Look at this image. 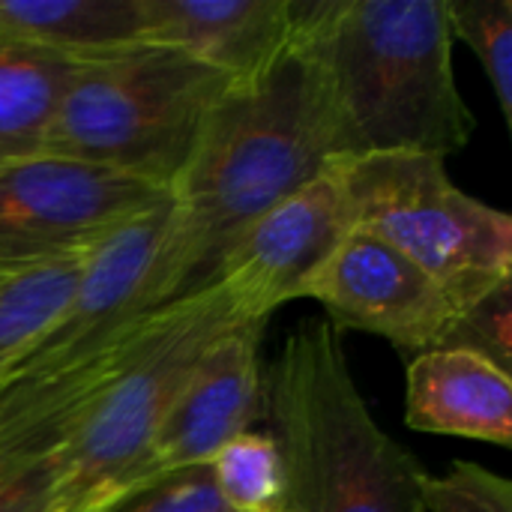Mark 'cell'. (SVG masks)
<instances>
[{
    "label": "cell",
    "instance_id": "1",
    "mask_svg": "<svg viewBox=\"0 0 512 512\" xmlns=\"http://www.w3.org/2000/svg\"><path fill=\"white\" fill-rule=\"evenodd\" d=\"M291 42L315 75L336 159L468 147L474 111L453 72L447 0H294Z\"/></svg>",
    "mask_w": 512,
    "mask_h": 512
},
{
    "label": "cell",
    "instance_id": "2",
    "mask_svg": "<svg viewBox=\"0 0 512 512\" xmlns=\"http://www.w3.org/2000/svg\"><path fill=\"white\" fill-rule=\"evenodd\" d=\"M330 162L333 129L315 75L291 42L258 81L225 90L171 186L159 309L207 288L231 240Z\"/></svg>",
    "mask_w": 512,
    "mask_h": 512
},
{
    "label": "cell",
    "instance_id": "3",
    "mask_svg": "<svg viewBox=\"0 0 512 512\" xmlns=\"http://www.w3.org/2000/svg\"><path fill=\"white\" fill-rule=\"evenodd\" d=\"M261 408L291 512H420L429 474L372 417L327 318L288 333L261 378Z\"/></svg>",
    "mask_w": 512,
    "mask_h": 512
},
{
    "label": "cell",
    "instance_id": "4",
    "mask_svg": "<svg viewBox=\"0 0 512 512\" xmlns=\"http://www.w3.org/2000/svg\"><path fill=\"white\" fill-rule=\"evenodd\" d=\"M231 81L168 45L78 57L42 153L171 189Z\"/></svg>",
    "mask_w": 512,
    "mask_h": 512
},
{
    "label": "cell",
    "instance_id": "5",
    "mask_svg": "<svg viewBox=\"0 0 512 512\" xmlns=\"http://www.w3.org/2000/svg\"><path fill=\"white\" fill-rule=\"evenodd\" d=\"M246 324L225 288L207 285L147 318L126 360L93 396L57 453V510L120 501L138 489V471L159 420L201 357L231 327Z\"/></svg>",
    "mask_w": 512,
    "mask_h": 512
},
{
    "label": "cell",
    "instance_id": "6",
    "mask_svg": "<svg viewBox=\"0 0 512 512\" xmlns=\"http://www.w3.org/2000/svg\"><path fill=\"white\" fill-rule=\"evenodd\" d=\"M348 225L381 237L426 270L456 312L512 282V219L459 189L441 156L336 159Z\"/></svg>",
    "mask_w": 512,
    "mask_h": 512
},
{
    "label": "cell",
    "instance_id": "7",
    "mask_svg": "<svg viewBox=\"0 0 512 512\" xmlns=\"http://www.w3.org/2000/svg\"><path fill=\"white\" fill-rule=\"evenodd\" d=\"M168 225L171 195L108 231L90 252L57 321L9 369L0 387L75 372L126 339L144 318L159 312L156 279Z\"/></svg>",
    "mask_w": 512,
    "mask_h": 512
},
{
    "label": "cell",
    "instance_id": "8",
    "mask_svg": "<svg viewBox=\"0 0 512 512\" xmlns=\"http://www.w3.org/2000/svg\"><path fill=\"white\" fill-rule=\"evenodd\" d=\"M171 189L102 165L36 153L0 162V258H42L105 237Z\"/></svg>",
    "mask_w": 512,
    "mask_h": 512
},
{
    "label": "cell",
    "instance_id": "9",
    "mask_svg": "<svg viewBox=\"0 0 512 512\" xmlns=\"http://www.w3.org/2000/svg\"><path fill=\"white\" fill-rule=\"evenodd\" d=\"M300 297L321 303L336 330L372 333L405 354L441 348L459 315L426 270L396 246L357 228L303 282Z\"/></svg>",
    "mask_w": 512,
    "mask_h": 512
},
{
    "label": "cell",
    "instance_id": "10",
    "mask_svg": "<svg viewBox=\"0 0 512 512\" xmlns=\"http://www.w3.org/2000/svg\"><path fill=\"white\" fill-rule=\"evenodd\" d=\"M351 231L333 162L324 174L252 219L225 249L207 285L225 288L246 324H267Z\"/></svg>",
    "mask_w": 512,
    "mask_h": 512
},
{
    "label": "cell",
    "instance_id": "11",
    "mask_svg": "<svg viewBox=\"0 0 512 512\" xmlns=\"http://www.w3.org/2000/svg\"><path fill=\"white\" fill-rule=\"evenodd\" d=\"M264 324H237L192 369L159 420L138 471V489L180 471L207 468L261 414V345Z\"/></svg>",
    "mask_w": 512,
    "mask_h": 512
},
{
    "label": "cell",
    "instance_id": "12",
    "mask_svg": "<svg viewBox=\"0 0 512 512\" xmlns=\"http://www.w3.org/2000/svg\"><path fill=\"white\" fill-rule=\"evenodd\" d=\"M144 42L168 45L225 75L258 81L291 45L294 0H141Z\"/></svg>",
    "mask_w": 512,
    "mask_h": 512
},
{
    "label": "cell",
    "instance_id": "13",
    "mask_svg": "<svg viewBox=\"0 0 512 512\" xmlns=\"http://www.w3.org/2000/svg\"><path fill=\"white\" fill-rule=\"evenodd\" d=\"M405 423L426 435L510 447V372L462 348L414 354L405 372Z\"/></svg>",
    "mask_w": 512,
    "mask_h": 512
},
{
    "label": "cell",
    "instance_id": "14",
    "mask_svg": "<svg viewBox=\"0 0 512 512\" xmlns=\"http://www.w3.org/2000/svg\"><path fill=\"white\" fill-rule=\"evenodd\" d=\"M0 39L63 57H90L144 42L141 0H0Z\"/></svg>",
    "mask_w": 512,
    "mask_h": 512
},
{
    "label": "cell",
    "instance_id": "15",
    "mask_svg": "<svg viewBox=\"0 0 512 512\" xmlns=\"http://www.w3.org/2000/svg\"><path fill=\"white\" fill-rule=\"evenodd\" d=\"M99 240L42 258H0V381L57 321Z\"/></svg>",
    "mask_w": 512,
    "mask_h": 512
},
{
    "label": "cell",
    "instance_id": "16",
    "mask_svg": "<svg viewBox=\"0 0 512 512\" xmlns=\"http://www.w3.org/2000/svg\"><path fill=\"white\" fill-rule=\"evenodd\" d=\"M72 63V57L0 39V162L42 153Z\"/></svg>",
    "mask_w": 512,
    "mask_h": 512
},
{
    "label": "cell",
    "instance_id": "17",
    "mask_svg": "<svg viewBox=\"0 0 512 512\" xmlns=\"http://www.w3.org/2000/svg\"><path fill=\"white\" fill-rule=\"evenodd\" d=\"M213 489L231 512H285L288 477L279 444L261 432L228 441L207 465Z\"/></svg>",
    "mask_w": 512,
    "mask_h": 512
},
{
    "label": "cell",
    "instance_id": "18",
    "mask_svg": "<svg viewBox=\"0 0 512 512\" xmlns=\"http://www.w3.org/2000/svg\"><path fill=\"white\" fill-rule=\"evenodd\" d=\"M453 39L480 60L504 123H512V3L510 0H447Z\"/></svg>",
    "mask_w": 512,
    "mask_h": 512
},
{
    "label": "cell",
    "instance_id": "19",
    "mask_svg": "<svg viewBox=\"0 0 512 512\" xmlns=\"http://www.w3.org/2000/svg\"><path fill=\"white\" fill-rule=\"evenodd\" d=\"M420 512H512V486L477 462H453L447 474L426 477Z\"/></svg>",
    "mask_w": 512,
    "mask_h": 512
},
{
    "label": "cell",
    "instance_id": "20",
    "mask_svg": "<svg viewBox=\"0 0 512 512\" xmlns=\"http://www.w3.org/2000/svg\"><path fill=\"white\" fill-rule=\"evenodd\" d=\"M441 348H462L480 354L510 372L512 360V282L498 285L486 297L465 306Z\"/></svg>",
    "mask_w": 512,
    "mask_h": 512
},
{
    "label": "cell",
    "instance_id": "21",
    "mask_svg": "<svg viewBox=\"0 0 512 512\" xmlns=\"http://www.w3.org/2000/svg\"><path fill=\"white\" fill-rule=\"evenodd\" d=\"M105 512H231L219 492L213 489L207 468H192L180 474L159 477L129 495Z\"/></svg>",
    "mask_w": 512,
    "mask_h": 512
},
{
    "label": "cell",
    "instance_id": "22",
    "mask_svg": "<svg viewBox=\"0 0 512 512\" xmlns=\"http://www.w3.org/2000/svg\"><path fill=\"white\" fill-rule=\"evenodd\" d=\"M60 495L57 453L0 471V512H54Z\"/></svg>",
    "mask_w": 512,
    "mask_h": 512
},
{
    "label": "cell",
    "instance_id": "23",
    "mask_svg": "<svg viewBox=\"0 0 512 512\" xmlns=\"http://www.w3.org/2000/svg\"><path fill=\"white\" fill-rule=\"evenodd\" d=\"M111 504H117V501H93V504H87V507H78V510H66V512H105Z\"/></svg>",
    "mask_w": 512,
    "mask_h": 512
},
{
    "label": "cell",
    "instance_id": "24",
    "mask_svg": "<svg viewBox=\"0 0 512 512\" xmlns=\"http://www.w3.org/2000/svg\"><path fill=\"white\" fill-rule=\"evenodd\" d=\"M285 512H291V510H285Z\"/></svg>",
    "mask_w": 512,
    "mask_h": 512
}]
</instances>
